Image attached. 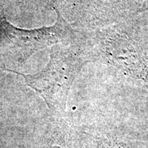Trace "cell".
<instances>
[{"mask_svg":"<svg viewBox=\"0 0 148 148\" xmlns=\"http://www.w3.org/2000/svg\"><path fill=\"white\" fill-rule=\"evenodd\" d=\"M87 58L71 48H53L47 66L34 75L18 73L1 66L0 69L22 75L48 107L56 110L64 108L72 84L82 66L88 62Z\"/></svg>","mask_w":148,"mask_h":148,"instance_id":"6da1fadb","label":"cell"},{"mask_svg":"<svg viewBox=\"0 0 148 148\" xmlns=\"http://www.w3.org/2000/svg\"><path fill=\"white\" fill-rule=\"evenodd\" d=\"M103 57L126 76L145 79L148 62L137 43L124 33L106 31L99 42Z\"/></svg>","mask_w":148,"mask_h":148,"instance_id":"7a4b0ae2","label":"cell"},{"mask_svg":"<svg viewBox=\"0 0 148 148\" xmlns=\"http://www.w3.org/2000/svg\"><path fill=\"white\" fill-rule=\"evenodd\" d=\"M57 20L51 27L34 29H23L14 27L4 18L0 19V31L14 46L29 56L45 47L70 42L74 32L67 22L58 11Z\"/></svg>","mask_w":148,"mask_h":148,"instance_id":"3957f363","label":"cell"},{"mask_svg":"<svg viewBox=\"0 0 148 148\" xmlns=\"http://www.w3.org/2000/svg\"><path fill=\"white\" fill-rule=\"evenodd\" d=\"M148 10V1H147V2H145L144 4L143 5V6L141 7L139 9V12L140 11V12H142V11H145V10Z\"/></svg>","mask_w":148,"mask_h":148,"instance_id":"277c9868","label":"cell"},{"mask_svg":"<svg viewBox=\"0 0 148 148\" xmlns=\"http://www.w3.org/2000/svg\"><path fill=\"white\" fill-rule=\"evenodd\" d=\"M54 148H59V147H55Z\"/></svg>","mask_w":148,"mask_h":148,"instance_id":"8992f818","label":"cell"},{"mask_svg":"<svg viewBox=\"0 0 148 148\" xmlns=\"http://www.w3.org/2000/svg\"><path fill=\"white\" fill-rule=\"evenodd\" d=\"M143 80L145 81V84H146V85H147V88H148V73H147V75H146V77H145V79H144Z\"/></svg>","mask_w":148,"mask_h":148,"instance_id":"5b68a950","label":"cell"}]
</instances>
